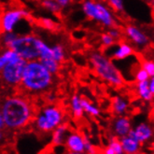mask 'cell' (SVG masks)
<instances>
[{"label":"cell","instance_id":"obj_31","mask_svg":"<svg viewBox=\"0 0 154 154\" xmlns=\"http://www.w3.org/2000/svg\"><path fill=\"white\" fill-rule=\"evenodd\" d=\"M57 3L61 6H66L68 2H69V0H56Z\"/></svg>","mask_w":154,"mask_h":154},{"label":"cell","instance_id":"obj_8","mask_svg":"<svg viewBox=\"0 0 154 154\" xmlns=\"http://www.w3.org/2000/svg\"><path fill=\"white\" fill-rule=\"evenodd\" d=\"M64 146L68 151L84 152L85 149L84 134L78 132H69L65 140Z\"/></svg>","mask_w":154,"mask_h":154},{"label":"cell","instance_id":"obj_2","mask_svg":"<svg viewBox=\"0 0 154 154\" xmlns=\"http://www.w3.org/2000/svg\"><path fill=\"white\" fill-rule=\"evenodd\" d=\"M21 82L24 89L32 92L46 90L51 83V72L41 63L30 62L25 65Z\"/></svg>","mask_w":154,"mask_h":154},{"label":"cell","instance_id":"obj_3","mask_svg":"<svg viewBox=\"0 0 154 154\" xmlns=\"http://www.w3.org/2000/svg\"><path fill=\"white\" fill-rule=\"evenodd\" d=\"M35 127L41 133H51L57 126L64 122V113L59 106H46L39 113L37 112L32 122Z\"/></svg>","mask_w":154,"mask_h":154},{"label":"cell","instance_id":"obj_12","mask_svg":"<svg viewBox=\"0 0 154 154\" xmlns=\"http://www.w3.org/2000/svg\"><path fill=\"white\" fill-rule=\"evenodd\" d=\"M124 154H137L140 150L141 144L132 135L126 134L120 138Z\"/></svg>","mask_w":154,"mask_h":154},{"label":"cell","instance_id":"obj_28","mask_svg":"<svg viewBox=\"0 0 154 154\" xmlns=\"http://www.w3.org/2000/svg\"><path fill=\"white\" fill-rule=\"evenodd\" d=\"M110 5L113 7L116 11H122V0H109Z\"/></svg>","mask_w":154,"mask_h":154},{"label":"cell","instance_id":"obj_30","mask_svg":"<svg viewBox=\"0 0 154 154\" xmlns=\"http://www.w3.org/2000/svg\"><path fill=\"white\" fill-rule=\"evenodd\" d=\"M103 154H115V153H114L113 149H112L109 146H107V147L104 149Z\"/></svg>","mask_w":154,"mask_h":154},{"label":"cell","instance_id":"obj_15","mask_svg":"<svg viewBox=\"0 0 154 154\" xmlns=\"http://www.w3.org/2000/svg\"><path fill=\"white\" fill-rule=\"evenodd\" d=\"M71 109H72L73 117L76 120H79V119H81V118H82L84 111H83L82 106H81V103H80V98L77 95H74L73 98H72Z\"/></svg>","mask_w":154,"mask_h":154},{"label":"cell","instance_id":"obj_34","mask_svg":"<svg viewBox=\"0 0 154 154\" xmlns=\"http://www.w3.org/2000/svg\"><path fill=\"white\" fill-rule=\"evenodd\" d=\"M153 81H154V80L152 79V80L150 81V83H149V88L150 92H151L152 94L154 93V89H153V83H154V82H153Z\"/></svg>","mask_w":154,"mask_h":154},{"label":"cell","instance_id":"obj_1","mask_svg":"<svg viewBox=\"0 0 154 154\" xmlns=\"http://www.w3.org/2000/svg\"><path fill=\"white\" fill-rule=\"evenodd\" d=\"M5 129L11 131L23 130L32 123L37 110L27 97L13 95L8 97L0 106Z\"/></svg>","mask_w":154,"mask_h":154},{"label":"cell","instance_id":"obj_20","mask_svg":"<svg viewBox=\"0 0 154 154\" xmlns=\"http://www.w3.org/2000/svg\"><path fill=\"white\" fill-rule=\"evenodd\" d=\"M17 57H19V55L12 50L6 51L2 56H0V70H1L7 64H8L11 61L14 60Z\"/></svg>","mask_w":154,"mask_h":154},{"label":"cell","instance_id":"obj_10","mask_svg":"<svg viewBox=\"0 0 154 154\" xmlns=\"http://www.w3.org/2000/svg\"><path fill=\"white\" fill-rule=\"evenodd\" d=\"M23 18H30V16L23 11H12L7 12L2 18V29L6 32H11L16 23Z\"/></svg>","mask_w":154,"mask_h":154},{"label":"cell","instance_id":"obj_25","mask_svg":"<svg viewBox=\"0 0 154 154\" xmlns=\"http://www.w3.org/2000/svg\"><path fill=\"white\" fill-rule=\"evenodd\" d=\"M52 58L55 61H62L64 59V51L61 46H56L51 50Z\"/></svg>","mask_w":154,"mask_h":154},{"label":"cell","instance_id":"obj_16","mask_svg":"<svg viewBox=\"0 0 154 154\" xmlns=\"http://www.w3.org/2000/svg\"><path fill=\"white\" fill-rule=\"evenodd\" d=\"M127 34L130 35V38L137 44H144L147 42V38L135 27L128 26L127 27Z\"/></svg>","mask_w":154,"mask_h":154},{"label":"cell","instance_id":"obj_11","mask_svg":"<svg viewBox=\"0 0 154 154\" xmlns=\"http://www.w3.org/2000/svg\"><path fill=\"white\" fill-rule=\"evenodd\" d=\"M132 129V123L127 117H119L113 122V133L117 137H122L128 134Z\"/></svg>","mask_w":154,"mask_h":154},{"label":"cell","instance_id":"obj_21","mask_svg":"<svg viewBox=\"0 0 154 154\" xmlns=\"http://www.w3.org/2000/svg\"><path fill=\"white\" fill-rule=\"evenodd\" d=\"M40 63L45 67H46V69L49 72H51V73L56 72L57 69H58L57 61H55L52 57H51V58H41Z\"/></svg>","mask_w":154,"mask_h":154},{"label":"cell","instance_id":"obj_18","mask_svg":"<svg viewBox=\"0 0 154 154\" xmlns=\"http://www.w3.org/2000/svg\"><path fill=\"white\" fill-rule=\"evenodd\" d=\"M80 103H81V106H82V108H83V111L92 115V116H98L99 114H100V111H99V109L94 106L93 104H91L88 100H86L85 98H80Z\"/></svg>","mask_w":154,"mask_h":154},{"label":"cell","instance_id":"obj_33","mask_svg":"<svg viewBox=\"0 0 154 154\" xmlns=\"http://www.w3.org/2000/svg\"><path fill=\"white\" fill-rule=\"evenodd\" d=\"M4 139H5V133L3 130H0V143L4 141Z\"/></svg>","mask_w":154,"mask_h":154},{"label":"cell","instance_id":"obj_9","mask_svg":"<svg viewBox=\"0 0 154 154\" xmlns=\"http://www.w3.org/2000/svg\"><path fill=\"white\" fill-rule=\"evenodd\" d=\"M128 134L132 135L134 138H135L142 145L144 143H147L152 138L153 131L149 124L146 122H142L138 124L135 128L131 129Z\"/></svg>","mask_w":154,"mask_h":154},{"label":"cell","instance_id":"obj_17","mask_svg":"<svg viewBox=\"0 0 154 154\" xmlns=\"http://www.w3.org/2000/svg\"><path fill=\"white\" fill-rule=\"evenodd\" d=\"M138 93L140 96L146 101H150L152 100L153 94L150 92L149 88V81L144 80V81H139L138 84Z\"/></svg>","mask_w":154,"mask_h":154},{"label":"cell","instance_id":"obj_22","mask_svg":"<svg viewBox=\"0 0 154 154\" xmlns=\"http://www.w3.org/2000/svg\"><path fill=\"white\" fill-rule=\"evenodd\" d=\"M38 24L45 29H48L51 31H56L59 29V26L57 23H55L54 22H52L51 20L49 19H39L37 21Z\"/></svg>","mask_w":154,"mask_h":154},{"label":"cell","instance_id":"obj_13","mask_svg":"<svg viewBox=\"0 0 154 154\" xmlns=\"http://www.w3.org/2000/svg\"><path fill=\"white\" fill-rule=\"evenodd\" d=\"M51 137V144L53 146H60L64 145L65 140L69 133V125L67 123H61L59 126L54 129L52 132Z\"/></svg>","mask_w":154,"mask_h":154},{"label":"cell","instance_id":"obj_6","mask_svg":"<svg viewBox=\"0 0 154 154\" xmlns=\"http://www.w3.org/2000/svg\"><path fill=\"white\" fill-rule=\"evenodd\" d=\"M25 65V60L21 58L20 56L11 61L2 68L3 78L5 79V80L8 83L11 84H17L21 82Z\"/></svg>","mask_w":154,"mask_h":154},{"label":"cell","instance_id":"obj_4","mask_svg":"<svg viewBox=\"0 0 154 154\" xmlns=\"http://www.w3.org/2000/svg\"><path fill=\"white\" fill-rule=\"evenodd\" d=\"M39 44V39L32 37V35H26L23 38H15L8 47L15 51L21 58L24 60H33L40 57Z\"/></svg>","mask_w":154,"mask_h":154},{"label":"cell","instance_id":"obj_24","mask_svg":"<svg viewBox=\"0 0 154 154\" xmlns=\"http://www.w3.org/2000/svg\"><path fill=\"white\" fill-rule=\"evenodd\" d=\"M42 6L53 12H59L61 8L60 5L53 0H42Z\"/></svg>","mask_w":154,"mask_h":154},{"label":"cell","instance_id":"obj_29","mask_svg":"<svg viewBox=\"0 0 154 154\" xmlns=\"http://www.w3.org/2000/svg\"><path fill=\"white\" fill-rule=\"evenodd\" d=\"M102 39H103V42L105 45L106 46H109V45H112L114 40H113V38L111 37L110 35H103L102 37Z\"/></svg>","mask_w":154,"mask_h":154},{"label":"cell","instance_id":"obj_26","mask_svg":"<svg viewBox=\"0 0 154 154\" xmlns=\"http://www.w3.org/2000/svg\"><path fill=\"white\" fill-rule=\"evenodd\" d=\"M142 68L147 72L149 76L154 75V65L153 62L150 61H144L142 62Z\"/></svg>","mask_w":154,"mask_h":154},{"label":"cell","instance_id":"obj_7","mask_svg":"<svg viewBox=\"0 0 154 154\" xmlns=\"http://www.w3.org/2000/svg\"><path fill=\"white\" fill-rule=\"evenodd\" d=\"M83 10L85 13L91 18L100 20L106 25L111 26L114 24V21L109 12L100 4H95L92 1H87L83 5Z\"/></svg>","mask_w":154,"mask_h":154},{"label":"cell","instance_id":"obj_32","mask_svg":"<svg viewBox=\"0 0 154 154\" xmlns=\"http://www.w3.org/2000/svg\"><path fill=\"white\" fill-rule=\"evenodd\" d=\"M5 129V126H4V122L2 119V116L0 114V130H4Z\"/></svg>","mask_w":154,"mask_h":154},{"label":"cell","instance_id":"obj_27","mask_svg":"<svg viewBox=\"0 0 154 154\" xmlns=\"http://www.w3.org/2000/svg\"><path fill=\"white\" fill-rule=\"evenodd\" d=\"M148 78H149V74L143 68L137 71V79L138 81L148 80Z\"/></svg>","mask_w":154,"mask_h":154},{"label":"cell","instance_id":"obj_23","mask_svg":"<svg viewBox=\"0 0 154 154\" xmlns=\"http://www.w3.org/2000/svg\"><path fill=\"white\" fill-rule=\"evenodd\" d=\"M108 146H109L113 149V151H114L115 154H124L119 137H115L111 138L109 144H108Z\"/></svg>","mask_w":154,"mask_h":154},{"label":"cell","instance_id":"obj_5","mask_svg":"<svg viewBox=\"0 0 154 154\" xmlns=\"http://www.w3.org/2000/svg\"><path fill=\"white\" fill-rule=\"evenodd\" d=\"M92 63L98 75L104 79L116 86H122L123 84L124 80L119 70L111 64L110 61H108L101 54H94L92 56Z\"/></svg>","mask_w":154,"mask_h":154},{"label":"cell","instance_id":"obj_35","mask_svg":"<svg viewBox=\"0 0 154 154\" xmlns=\"http://www.w3.org/2000/svg\"><path fill=\"white\" fill-rule=\"evenodd\" d=\"M66 154H86L85 152H75V151H68Z\"/></svg>","mask_w":154,"mask_h":154},{"label":"cell","instance_id":"obj_14","mask_svg":"<svg viewBox=\"0 0 154 154\" xmlns=\"http://www.w3.org/2000/svg\"><path fill=\"white\" fill-rule=\"evenodd\" d=\"M128 108V103L121 97H115L112 100V111L114 114L122 116Z\"/></svg>","mask_w":154,"mask_h":154},{"label":"cell","instance_id":"obj_19","mask_svg":"<svg viewBox=\"0 0 154 154\" xmlns=\"http://www.w3.org/2000/svg\"><path fill=\"white\" fill-rule=\"evenodd\" d=\"M133 51L132 49L128 46V45H126V44H122V46L118 49L114 54V58L117 59V60H121V59H124L126 57H128L130 56L131 54H132Z\"/></svg>","mask_w":154,"mask_h":154}]
</instances>
